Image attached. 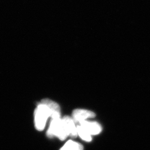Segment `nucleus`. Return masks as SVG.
Returning a JSON list of instances; mask_svg holds the SVG:
<instances>
[{"instance_id": "3", "label": "nucleus", "mask_w": 150, "mask_h": 150, "mask_svg": "<svg viewBox=\"0 0 150 150\" xmlns=\"http://www.w3.org/2000/svg\"><path fill=\"white\" fill-rule=\"evenodd\" d=\"M95 116V113L91 111L77 109L72 113V118L75 122L80 123L81 122L86 121L87 119L93 118Z\"/></svg>"}, {"instance_id": "8", "label": "nucleus", "mask_w": 150, "mask_h": 150, "mask_svg": "<svg viewBox=\"0 0 150 150\" xmlns=\"http://www.w3.org/2000/svg\"><path fill=\"white\" fill-rule=\"evenodd\" d=\"M77 134L81 138L87 142H90L92 140L91 134H89L86 129H83L80 125L77 126Z\"/></svg>"}, {"instance_id": "4", "label": "nucleus", "mask_w": 150, "mask_h": 150, "mask_svg": "<svg viewBox=\"0 0 150 150\" xmlns=\"http://www.w3.org/2000/svg\"><path fill=\"white\" fill-rule=\"evenodd\" d=\"M79 123L80 125L86 129L87 132L91 135L99 134L102 131V128L100 125L96 122L84 121Z\"/></svg>"}, {"instance_id": "2", "label": "nucleus", "mask_w": 150, "mask_h": 150, "mask_svg": "<svg viewBox=\"0 0 150 150\" xmlns=\"http://www.w3.org/2000/svg\"><path fill=\"white\" fill-rule=\"evenodd\" d=\"M47 135L51 138L56 136L61 140H64L69 136L62 119L60 118L52 119Z\"/></svg>"}, {"instance_id": "5", "label": "nucleus", "mask_w": 150, "mask_h": 150, "mask_svg": "<svg viewBox=\"0 0 150 150\" xmlns=\"http://www.w3.org/2000/svg\"><path fill=\"white\" fill-rule=\"evenodd\" d=\"M62 120L68 135L74 138L76 137L78 134L77 126H75V121L73 118L69 116H65Z\"/></svg>"}, {"instance_id": "7", "label": "nucleus", "mask_w": 150, "mask_h": 150, "mask_svg": "<svg viewBox=\"0 0 150 150\" xmlns=\"http://www.w3.org/2000/svg\"><path fill=\"white\" fill-rule=\"evenodd\" d=\"M59 150H83V147L80 144L69 140Z\"/></svg>"}, {"instance_id": "1", "label": "nucleus", "mask_w": 150, "mask_h": 150, "mask_svg": "<svg viewBox=\"0 0 150 150\" xmlns=\"http://www.w3.org/2000/svg\"><path fill=\"white\" fill-rule=\"evenodd\" d=\"M52 112L47 105L42 102L39 103L35 111V125L38 131L43 130L50 117H51Z\"/></svg>"}, {"instance_id": "6", "label": "nucleus", "mask_w": 150, "mask_h": 150, "mask_svg": "<svg viewBox=\"0 0 150 150\" xmlns=\"http://www.w3.org/2000/svg\"><path fill=\"white\" fill-rule=\"evenodd\" d=\"M41 102L47 105L51 111L52 119L60 118V108L57 103L49 99H44Z\"/></svg>"}]
</instances>
